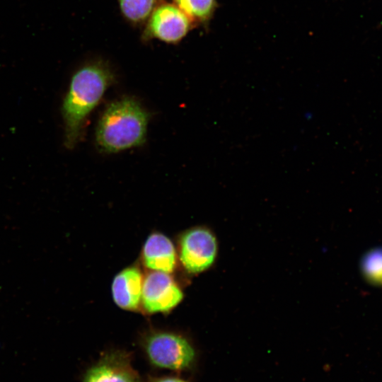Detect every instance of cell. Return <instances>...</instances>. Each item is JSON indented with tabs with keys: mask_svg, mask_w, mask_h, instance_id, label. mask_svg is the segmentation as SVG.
I'll return each instance as SVG.
<instances>
[{
	"mask_svg": "<svg viewBox=\"0 0 382 382\" xmlns=\"http://www.w3.org/2000/svg\"><path fill=\"white\" fill-rule=\"evenodd\" d=\"M114 79L111 69L101 61L86 64L73 74L62 107L67 149L76 145L85 121Z\"/></svg>",
	"mask_w": 382,
	"mask_h": 382,
	"instance_id": "obj_1",
	"label": "cell"
},
{
	"mask_svg": "<svg viewBox=\"0 0 382 382\" xmlns=\"http://www.w3.org/2000/svg\"><path fill=\"white\" fill-rule=\"evenodd\" d=\"M149 115L135 99L113 101L98 122L96 141L100 151L116 153L141 145L146 139Z\"/></svg>",
	"mask_w": 382,
	"mask_h": 382,
	"instance_id": "obj_2",
	"label": "cell"
},
{
	"mask_svg": "<svg viewBox=\"0 0 382 382\" xmlns=\"http://www.w3.org/2000/svg\"><path fill=\"white\" fill-rule=\"evenodd\" d=\"M141 346L148 362L156 369L180 374L192 371L197 364L192 343L175 332L151 331L142 337Z\"/></svg>",
	"mask_w": 382,
	"mask_h": 382,
	"instance_id": "obj_3",
	"label": "cell"
},
{
	"mask_svg": "<svg viewBox=\"0 0 382 382\" xmlns=\"http://www.w3.org/2000/svg\"><path fill=\"white\" fill-rule=\"evenodd\" d=\"M218 241L208 228L197 226L182 234L179 242V257L182 265L191 274L209 269L218 255Z\"/></svg>",
	"mask_w": 382,
	"mask_h": 382,
	"instance_id": "obj_4",
	"label": "cell"
},
{
	"mask_svg": "<svg viewBox=\"0 0 382 382\" xmlns=\"http://www.w3.org/2000/svg\"><path fill=\"white\" fill-rule=\"evenodd\" d=\"M146 21L143 40L158 39L170 44L178 43L185 37L194 23L174 4L162 1Z\"/></svg>",
	"mask_w": 382,
	"mask_h": 382,
	"instance_id": "obj_5",
	"label": "cell"
},
{
	"mask_svg": "<svg viewBox=\"0 0 382 382\" xmlns=\"http://www.w3.org/2000/svg\"><path fill=\"white\" fill-rule=\"evenodd\" d=\"M81 382H144L134 369L129 352L112 349L104 352L85 371Z\"/></svg>",
	"mask_w": 382,
	"mask_h": 382,
	"instance_id": "obj_6",
	"label": "cell"
},
{
	"mask_svg": "<svg viewBox=\"0 0 382 382\" xmlns=\"http://www.w3.org/2000/svg\"><path fill=\"white\" fill-rule=\"evenodd\" d=\"M183 294L168 273L154 271L143 280L141 301L149 313L166 312L176 306Z\"/></svg>",
	"mask_w": 382,
	"mask_h": 382,
	"instance_id": "obj_7",
	"label": "cell"
},
{
	"mask_svg": "<svg viewBox=\"0 0 382 382\" xmlns=\"http://www.w3.org/2000/svg\"><path fill=\"white\" fill-rule=\"evenodd\" d=\"M143 277L139 268L129 267L120 272L112 283L115 303L120 308L134 311L141 301Z\"/></svg>",
	"mask_w": 382,
	"mask_h": 382,
	"instance_id": "obj_8",
	"label": "cell"
},
{
	"mask_svg": "<svg viewBox=\"0 0 382 382\" xmlns=\"http://www.w3.org/2000/svg\"><path fill=\"white\" fill-rule=\"evenodd\" d=\"M144 265L154 271L172 272L176 265V253L172 241L160 233H151L143 246Z\"/></svg>",
	"mask_w": 382,
	"mask_h": 382,
	"instance_id": "obj_9",
	"label": "cell"
},
{
	"mask_svg": "<svg viewBox=\"0 0 382 382\" xmlns=\"http://www.w3.org/2000/svg\"><path fill=\"white\" fill-rule=\"evenodd\" d=\"M173 3L193 23L208 22L217 7L216 0H173Z\"/></svg>",
	"mask_w": 382,
	"mask_h": 382,
	"instance_id": "obj_10",
	"label": "cell"
},
{
	"mask_svg": "<svg viewBox=\"0 0 382 382\" xmlns=\"http://www.w3.org/2000/svg\"><path fill=\"white\" fill-rule=\"evenodd\" d=\"M120 11L129 22L139 24L147 21L160 0H118Z\"/></svg>",
	"mask_w": 382,
	"mask_h": 382,
	"instance_id": "obj_11",
	"label": "cell"
},
{
	"mask_svg": "<svg viewBox=\"0 0 382 382\" xmlns=\"http://www.w3.org/2000/svg\"><path fill=\"white\" fill-rule=\"evenodd\" d=\"M361 271L366 282L373 285L382 282V247L367 251L361 261Z\"/></svg>",
	"mask_w": 382,
	"mask_h": 382,
	"instance_id": "obj_12",
	"label": "cell"
},
{
	"mask_svg": "<svg viewBox=\"0 0 382 382\" xmlns=\"http://www.w3.org/2000/svg\"><path fill=\"white\" fill-rule=\"evenodd\" d=\"M147 382H190L178 376H149Z\"/></svg>",
	"mask_w": 382,
	"mask_h": 382,
	"instance_id": "obj_13",
	"label": "cell"
},
{
	"mask_svg": "<svg viewBox=\"0 0 382 382\" xmlns=\"http://www.w3.org/2000/svg\"><path fill=\"white\" fill-rule=\"evenodd\" d=\"M381 284H382V282H381Z\"/></svg>",
	"mask_w": 382,
	"mask_h": 382,
	"instance_id": "obj_14",
	"label": "cell"
}]
</instances>
